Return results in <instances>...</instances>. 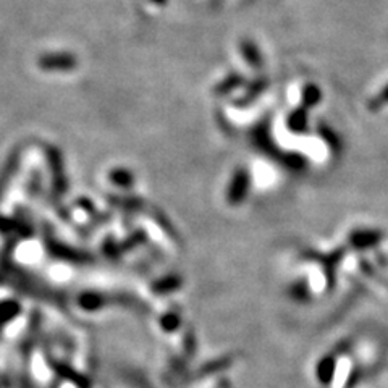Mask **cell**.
I'll list each match as a JSON object with an SVG mask.
<instances>
[{
	"label": "cell",
	"instance_id": "cell-1",
	"mask_svg": "<svg viewBox=\"0 0 388 388\" xmlns=\"http://www.w3.org/2000/svg\"><path fill=\"white\" fill-rule=\"evenodd\" d=\"M76 60L70 54H46L39 58V67L47 72H67L75 68Z\"/></svg>",
	"mask_w": 388,
	"mask_h": 388
}]
</instances>
